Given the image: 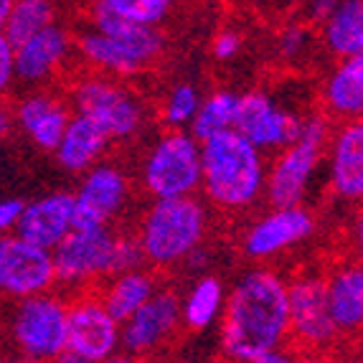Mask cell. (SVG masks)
Returning a JSON list of instances; mask_svg holds the SVG:
<instances>
[{
	"label": "cell",
	"mask_w": 363,
	"mask_h": 363,
	"mask_svg": "<svg viewBox=\"0 0 363 363\" xmlns=\"http://www.w3.org/2000/svg\"><path fill=\"white\" fill-rule=\"evenodd\" d=\"M21 208H23V201H18V199L0 201V236L16 229V221H18V216H21Z\"/></svg>",
	"instance_id": "cell-36"
},
{
	"label": "cell",
	"mask_w": 363,
	"mask_h": 363,
	"mask_svg": "<svg viewBox=\"0 0 363 363\" xmlns=\"http://www.w3.org/2000/svg\"><path fill=\"white\" fill-rule=\"evenodd\" d=\"M120 348V323L107 313L102 300H79L69 308L67 351L61 361L102 363L109 361Z\"/></svg>",
	"instance_id": "cell-7"
},
{
	"label": "cell",
	"mask_w": 363,
	"mask_h": 363,
	"mask_svg": "<svg viewBox=\"0 0 363 363\" xmlns=\"http://www.w3.org/2000/svg\"><path fill=\"white\" fill-rule=\"evenodd\" d=\"M308 41H310L308 30L300 28V26H290L282 33V38H279V51H282L285 59H297V56L308 49Z\"/></svg>",
	"instance_id": "cell-32"
},
{
	"label": "cell",
	"mask_w": 363,
	"mask_h": 363,
	"mask_svg": "<svg viewBox=\"0 0 363 363\" xmlns=\"http://www.w3.org/2000/svg\"><path fill=\"white\" fill-rule=\"evenodd\" d=\"M236 99L239 97L231 94V91H213L211 97L201 99L194 120H191V135L201 143V140L211 138V135L234 128Z\"/></svg>",
	"instance_id": "cell-29"
},
{
	"label": "cell",
	"mask_w": 363,
	"mask_h": 363,
	"mask_svg": "<svg viewBox=\"0 0 363 363\" xmlns=\"http://www.w3.org/2000/svg\"><path fill=\"white\" fill-rule=\"evenodd\" d=\"M49 23H54V6H51V0H13L6 26H3V36L13 46H18L26 38H30L33 33L46 28Z\"/></svg>",
	"instance_id": "cell-28"
},
{
	"label": "cell",
	"mask_w": 363,
	"mask_h": 363,
	"mask_svg": "<svg viewBox=\"0 0 363 363\" xmlns=\"http://www.w3.org/2000/svg\"><path fill=\"white\" fill-rule=\"evenodd\" d=\"M107 3L112 11H117L120 16L130 21L145 26H157L160 21L168 18V13L173 11L176 0H102Z\"/></svg>",
	"instance_id": "cell-30"
},
{
	"label": "cell",
	"mask_w": 363,
	"mask_h": 363,
	"mask_svg": "<svg viewBox=\"0 0 363 363\" xmlns=\"http://www.w3.org/2000/svg\"><path fill=\"white\" fill-rule=\"evenodd\" d=\"M69 117L72 115L67 104L54 99L51 94H30L16 109L18 128L43 150H54L59 145Z\"/></svg>",
	"instance_id": "cell-20"
},
{
	"label": "cell",
	"mask_w": 363,
	"mask_h": 363,
	"mask_svg": "<svg viewBox=\"0 0 363 363\" xmlns=\"http://www.w3.org/2000/svg\"><path fill=\"white\" fill-rule=\"evenodd\" d=\"M300 138L303 140H310L315 145H325L328 140V120L320 115H313L308 120H303V128H300Z\"/></svg>",
	"instance_id": "cell-35"
},
{
	"label": "cell",
	"mask_w": 363,
	"mask_h": 363,
	"mask_svg": "<svg viewBox=\"0 0 363 363\" xmlns=\"http://www.w3.org/2000/svg\"><path fill=\"white\" fill-rule=\"evenodd\" d=\"M91 23H94V28H97L99 33L130 41L155 56L163 51V36H160V30H157L155 26H145V23H138V21L125 18V16L112 11L102 0H97V6L91 11Z\"/></svg>",
	"instance_id": "cell-26"
},
{
	"label": "cell",
	"mask_w": 363,
	"mask_h": 363,
	"mask_svg": "<svg viewBox=\"0 0 363 363\" xmlns=\"http://www.w3.org/2000/svg\"><path fill=\"white\" fill-rule=\"evenodd\" d=\"M74 199L72 226H107L128 201V181L115 165H91Z\"/></svg>",
	"instance_id": "cell-13"
},
{
	"label": "cell",
	"mask_w": 363,
	"mask_h": 363,
	"mask_svg": "<svg viewBox=\"0 0 363 363\" xmlns=\"http://www.w3.org/2000/svg\"><path fill=\"white\" fill-rule=\"evenodd\" d=\"M287 340V282L272 269H252L221 310V348L231 361L257 363Z\"/></svg>",
	"instance_id": "cell-1"
},
{
	"label": "cell",
	"mask_w": 363,
	"mask_h": 363,
	"mask_svg": "<svg viewBox=\"0 0 363 363\" xmlns=\"http://www.w3.org/2000/svg\"><path fill=\"white\" fill-rule=\"evenodd\" d=\"M303 120L272 97L252 91L236 99L234 130L259 150H282L300 138Z\"/></svg>",
	"instance_id": "cell-11"
},
{
	"label": "cell",
	"mask_w": 363,
	"mask_h": 363,
	"mask_svg": "<svg viewBox=\"0 0 363 363\" xmlns=\"http://www.w3.org/2000/svg\"><path fill=\"white\" fill-rule=\"evenodd\" d=\"M206 234V211L194 196L157 199L140 226L138 244L143 257L157 267L186 259Z\"/></svg>",
	"instance_id": "cell-3"
},
{
	"label": "cell",
	"mask_w": 363,
	"mask_h": 363,
	"mask_svg": "<svg viewBox=\"0 0 363 363\" xmlns=\"http://www.w3.org/2000/svg\"><path fill=\"white\" fill-rule=\"evenodd\" d=\"M264 157L234 128L201 140V186L224 208L255 203L264 188Z\"/></svg>",
	"instance_id": "cell-2"
},
{
	"label": "cell",
	"mask_w": 363,
	"mask_h": 363,
	"mask_svg": "<svg viewBox=\"0 0 363 363\" xmlns=\"http://www.w3.org/2000/svg\"><path fill=\"white\" fill-rule=\"evenodd\" d=\"M181 325V303L173 292H152L128 320L120 323V345L130 356H150Z\"/></svg>",
	"instance_id": "cell-12"
},
{
	"label": "cell",
	"mask_w": 363,
	"mask_h": 363,
	"mask_svg": "<svg viewBox=\"0 0 363 363\" xmlns=\"http://www.w3.org/2000/svg\"><path fill=\"white\" fill-rule=\"evenodd\" d=\"M239 49H242V38L236 36L234 30H224V33H218V36L213 38V56L221 61L234 59V56L239 54Z\"/></svg>",
	"instance_id": "cell-34"
},
{
	"label": "cell",
	"mask_w": 363,
	"mask_h": 363,
	"mask_svg": "<svg viewBox=\"0 0 363 363\" xmlns=\"http://www.w3.org/2000/svg\"><path fill=\"white\" fill-rule=\"evenodd\" d=\"M328 308L338 333H356L363 323V272L345 267L325 282Z\"/></svg>",
	"instance_id": "cell-22"
},
{
	"label": "cell",
	"mask_w": 363,
	"mask_h": 363,
	"mask_svg": "<svg viewBox=\"0 0 363 363\" xmlns=\"http://www.w3.org/2000/svg\"><path fill=\"white\" fill-rule=\"evenodd\" d=\"M287 335L313 351L328 348L338 338V328L328 308L325 279L308 274L287 285Z\"/></svg>",
	"instance_id": "cell-9"
},
{
	"label": "cell",
	"mask_w": 363,
	"mask_h": 363,
	"mask_svg": "<svg viewBox=\"0 0 363 363\" xmlns=\"http://www.w3.org/2000/svg\"><path fill=\"white\" fill-rule=\"evenodd\" d=\"M335 3L338 0H310V16H313V21H320L323 23V18L333 11Z\"/></svg>",
	"instance_id": "cell-37"
},
{
	"label": "cell",
	"mask_w": 363,
	"mask_h": 363,
	"mask_svg": "<svg viewBox=\"0 0 363 363\" xmlns=\"http://www.w3.org/2000/svg\"><path fill=\"white\" fill-rule=\"evenodd\" d=\"M315 231V221L305 208L282 206L277 211L259 218L244 236V252L252 259H269V257L285 252L287 247H295L303 239H308Z\"/></svg>",
	"instance_id": "cell-15"
},
{
	"label": "cell",
	"mask_w": 363,
	"mask_h": 363,
	"mask_svg": "<svg viewBox=\"0 0 363 363\" xmlns=\"http://www.w3.org/2000/svg\"><path fill=\"white\" fill-rule=\"evenodd\" d=\"M56 282L49 249L26 242L18 234L0 236V292L11 297H30L49 292Z\"/></svg>",
	"instance_id": "cell-10"
},
{
	"label": "cell",
	"mask_w": 363,
	"mask_h": 363,
	"mask_svg": "<svg viewBox=\"0 0 363 363\" xmlns=\"http://www.w3.org/2000/svg\"><path fill=\"white\" fill-rule=\"evenodd\" d=\"M320 145L303 138H297L295 143L282 147L272 170H269V178H264L267 196H269V203L274 208L297 206L305 199L310 178L320 163Z\"/></svg>",
	"instance_id": "cell-14"
},
{
	"label": "cell",
	"mask_w": 363,
	"mask_h": 363,
	"mask_svg": "<svg viewBox=\"0 0 363 363\" xmlns=\"http://www.w3.org/2000/svg\"><path fill=\"white\" fill-rule=\"evenodd\" d=\"M323 36L328 49L345 56H361L363 51V3L361 0H338L333 11L323 18Z\"/></svg>",
	"instance_id": "cell-23"
},
{
	"label": "cell",
	"mask_w": 363,
	"mask_h": 363,
	"mask_svg": "<svg viewBox=\"0 0 363 363\" xmlns=\"http://www.w3.org/2000/svg\"><path fill=\"white\" fill-rule=\"evenodd\" d=\"M115 244L117 236L107 226H72L69 234L51 249L56 279L67 285H84L115 274Z\"/></svg>",
	"instance_id": "cell-6"
},
{
	"label": "cell",
	"mask_w": 363,
	"mask_h": 363,
	"mask_svg": "<svg viewBox=\"0 0 363 363\" xmlns=\"http://www.w3.org/2000/svg\"><path fill=\"white\" fill-rule=\"evenodd\" d=\"M201 104L199 89L194 84H178L176 89L170 91L168 102H165V122L170 128H183V125H191L196 109Z\"/></svg>",
	"instance_id": "cell-31"
},
{
	"label": "cell",
	"mask_w": 363,
	"mask_h": 363,
	"mask_svg": "<svg viewBox=\"0 0 363 363\" xmlns=\"http://www.w3.org/2000/svg\"><path fill=\"white\" fill-rule=\"evenodd\" d=\"M69 308L49 292L23 297L13 318V338L21 353L33 361L61 358L67 351Z\"/></svg>",
	"instance_id": "cell-5"
},
{
	"label": "cell",
	"mask_w": 363,
	"mask_h": 363,
	"mask_svg": "<svg viewBox=\"0 0 363 363\" xmlns=\"http://www.w3.org/2000/svg\"><path fill=\"white\" fill-rule=\"evenodd\" d=\"M13 125H16V115H13L11 109H8V104L0 102V138L11 135Z\"/></svg>",
	"instance_id": "cell-38"
},
{
	"label": "cell",
	"mask_w": 363,
	"mask_h": 363,
	"mask_svg": "<svg viewBox=\"0 0 363 363\" xmlns=\"http://www.w3.org/2000/svg\"><path fill=\"white\" fill-rule=\"evenodd\" d=\"M325 102L340 117H358L363 112V59L345 56L325 84Z\"/></svg>",
	"instance_id": "cell-24"
},
{
	"label": "cell",
	"mask_w": 363,
	"mask_h": 363,
	"mask_svg": "<svg viewBox=\"0 0 363 363\" xmlns=\"http://www.w3.org/2000/svg\"><path fill=\"white\" fill-rule=\"evenodd\" d=\"M79 51L89 64L112 74H138L155 61V54L150 51L140 49L130 41H122V38L99 33L97 28L79 38Z\"/></svg>",
	"instance_id": "cell-18"
},
{
	"label": "cell",
	"mask_w": 363,
	"mask_h": 363,
	"mask_svg": "<svg viewBox=\"0 0 363 363\" xmlns=\"http://www.w3.org/2000/svg\"><path fill=\"white\" fill-rule=\"evenodd\" d=\"M152 292H155V282L150 274L140 272V269H128V272L117 274L112 285L104 290L102 305L117 323H122L128 320L140 305H145Z\"/></svg>",
	"instance_id": "cell-25"
},
{
	"label": "cell",
	"mask_w": 363,
	"mask_h": 363,
	"mask_svg": "<svg viewBox=\"0 0 363 363\" xmlns=\"http://www.w3.org/2000/svg\"><path fill=\"white\" fill-rule=\"evenodd\" d=\"M72 49V38L61 26L49 23L23 43L13 46V61H16V77L23 82H43L46 77L61 67Z\"/></svg>",
	"instance_id": "cell-17"
},
{
	"label": "cell",
	"mask_w": 363,
	"mask_h": 363,
	"mask_svg": "<svg viewBox=\"0 0 363 363\" xmlns=\"http://www.w3.org/2000/svg\"><path fill=\"white\" fill-rule=\"evenodd\" d=\"M107 143L109 135L99 128L97 122L77 112L74 117H69L67 130L61 135L54 152L59 157L61 168H67L69 173H82V170L91 168V165L97 163L99 155L107 147Z\"/></svg>",
	"instance_id": "cell-21"
},
{
	"label": "cell",
	"mask_w": 363,
	"mask_h": 363,
	"mask_svg": "<svg viewBox=\"0 0 363 363\" xmlns=\"http://www.w3.org/2000/svg\"><path fill=\"white\" fill-rule=\"evenodd\" d=\"M224 310V285L216 277H203L181 305V323L191 330H206Z\"/></svg>",
	"instance_id": "cell-27"
},
{
	"label": "cell",
	"mask_w": 363,
	"mask_h": 363,
	"mask_svg": "<svg viewBox=\"0 0 363 363\" xmlns=\"http://www.w3.org/2000/svg\"><path fill=\"white\" fill-rule=\"evenodd\" d=\"M13 0H0V33H3V26H6V18H8V11H11Z\"/></svg>",
	"instance_id": "cell-39"
},
{
	"label": "cell",
	"mask_w": 363,
	"mask_h": 363,
	"mask_svg": "<svg viewBox=\"0 0 363 363\" xmlns=\"http://www.w3.org/2000/svg\"><path fill=\"white\" fill-rule=\"evenodd\" d=\"M16 79V61H13V43L0 33V94L11 89Z\"/></svg>",
	"instance_id": "cell-33"
},
{
	"label": "cell",
	"mask_w": 363,
	"mask_h": 363,
	"mask_svg": "<svg viewBox=\"0 0 363 363\" xmlns=\"http://www.w3.org/2000/svg\"><path fill=\"white\" fill-rule=\"evenodd\" d=\"M330 181L335 194L353 201L363 194V125L348 122L333 140L330 152Z\"/></svg>",
	"instance_id": "cell-19"
},
{
	"label": "cell",
	"mask_w": 363,
	"mask_h": 363,
	"mask_svg": "<svg viewBox=\"0 0 363 363\" xmlns=\"http://www.w3.org/2000/svg\"><path fill=\"white\" fill-rule=\"evenodd\" d=\"M74 218V199L69 194H49L33 203H23L16 221V234L41 249H54L69 234Z\"/></svg>",
	"instance_id": "cell-16"
},
{
	"label": "cell",
	"mask_w": 363,
	"mask_h": 363,
	"mask_svg": "<svg viewBox=\"0 0 363 363\" xmlns=\"http://www.w3.org/2000/svg\"><path fill=\"white\" fill-rule=\"evenodd\" d=\"M143 181L155 199L191 196L201 186V143L186 133L163 135L147 155Z\"/></svg>",
	"instance_id": "cell-4"
},
{
	"label": "cell",
	"mask_w": 363,
	"mask_h": 363,
	"mask_svg": "<svg viewBox=\"0 0 363 363\" xmlns=\"http://www.w3.org/2000/svg\"><path fill=\"white\" fill-rule=\"evenodd\" d=\"M74 107L109 135V140L130 138L143 125V107L128 89L109 79H84L74 89Z\"/></svg>",
	"instance_id": "cell-8"
}]
</instances>
